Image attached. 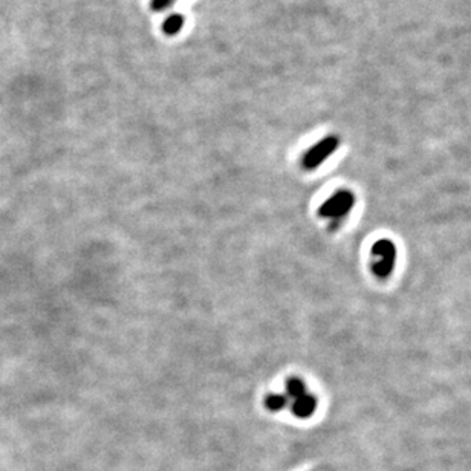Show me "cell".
Segmentation results:
<instances>
[{"instance_id": "6da1fadb", "label": "cell", "mask_w": 471, "mask_h": 471, "mask_svg": "<svg viewBox=\"0 0 471 471\" xmlns=\"http://www.w3.org/2000/svg\"><path fill=\"white\" fill-rule=\"evenodd\" d=\"M398 248L390 239H380L372 245V273L380 281H386L392 276L396 267Z\"/></svg>"}, {"instance_id": "ba28073f", "label": "cell", "mask_w": 471, "mask_h": 471, "mask_svg": "<svg viewBox=\"0 0 471 471\" xmlns=\"http://www.w3.org/2000/svg\"><path fill=\"white\" fill-rule=\"evenodd\" d=\"M173 2L174 0H154V2H151V8H154L155 11H163L165 8H169Z\"/></svg>"}, {"instance_id": "3957f363", "label": "cell", "mask_w": 471, "mask_h": 471, "mask_svg": "<svg viewBox=\"0 0 471 471\" xmlns=\"http://www.w3.org/2000/svg\"><path fill=\"white\" fill-rule=\"evenodd\" d=\"M340 141L337 137H326L320 142L309 149L305 156H303V167L306 170H315L317 167H320L327 158H329L335 150L338 149Z\"/></svg>"}, {"instance_id": "52a82bcc", "label": "cell", "mask_w": 471, "mask_h": 471, "mask_svg": "<svg viewBox=\"0 0 471 471\" xmlns=\"http://www.w3.org/2000/svg\"><path fill=\"white\" fill-rule=\"evenodd\" d=\"M265 404L268 407V410H271V412H281V410L285 409L286 404H288V396L281 395V394L268 395Z\"/></svg>"}, {"instance_id": "277c9868", "label": "cell", "mask_w": 471, "mask_h": 471, "mask_svg": "<svg viewBox=\"0 0 471 471\" xmlns=\"http://www.w3.org/2000/svg\"><path fill=\"white\" fill-rule=\"evenodd\" d=\"M315 409H317V399L309 394H305V395H301L300 398L294 399L292 407H291V410H292L295 417L301 418V419L313 417Z\"/></svg>"}, {"instance_id": "5b68a950", "label": "cell", "mask_w": 471, "mask_h": 471, "mask_svg": "<svg viewBox=\"0 0 471 471\" xmlns=\"http://www.w3.org/2000/svg\"><path fill=\"white\" fill-rule=\"evenodd\" d=\"M305 394H306L305 382H303L300 378H290L288 381H286V395L291 396L292 399H297Z\"/></svg>"}, {"instance_id": "8992f818", "label": "cell", "mask_w": 471, "mask_h": 471, "mask_svg": "<svg viewBox=\"0 0 471 471\" xmlns=\"http://www.w3.org/2000/svg\"><path fill=\"white\" fill-rule=\"evenodd\" d=\"M182 25H184L182 15L181 14H173V15H170V17L165 19L163 29H164V33L167 36H174V34L179 33V29L182 28Z\"/></svg>"}, {"instance_id": "7a4b0ae2", "label": "cell", "mask_w": 471, "mask_h": 471, "mask_svg": "<svg viewBox=\"0 0 471 471\" xmlns=\"http://www.w3.org/2000/svg\"><path fill=\"white\" fill-rule=\"evenodd\" d=\"M355 205V196L352 191L340 190L332 195L327 201L318 209V216L324 219L338 220L350 213Z\"/></svg>"}]
</instances>
